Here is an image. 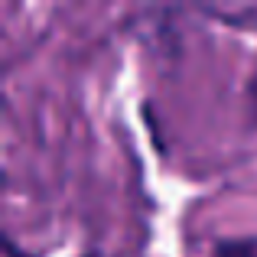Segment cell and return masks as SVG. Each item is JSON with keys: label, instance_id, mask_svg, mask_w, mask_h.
<instances>
[{"label": "cell", "instance_id": "cell-1", "mask_svg": "<svg viewBox=\"0 0 257 257\" xmlns=\"http://www.w3.org/2000/svg\"><path fill=\"white\" fill-rule=\"evenodd\" d=\"M212 257H257V238H234V241H218Z\"/></svg>", "mask_w": 257, "mask_h": 257}, {"label": "cell", "instance_id": "cell-2", "mask_svg": "<svg viewBox=\"0 0 257 257\" xmlns=\"http://www.w3.org/2000/svg\"><path fill=\"white\" fill-rule=\"evenodd\" d=\"M247 94H251V107H254V120H257V72H254L251 85H247Z\"/></svg>", "mask_w": 257, "mask_h": 257}, {"label": "cell", "instance_id": "cell-3", "mask_svg": "<svg viewBox=\"0 0 257 257\" xmlns=\"http://www.w3.org/2000/svg\"><path fill=\"white\" fill-rule=\"evenodd\" d=\"M88 257H94V254H88Z\"/></svg>", "mask_w": 257, "mask_h": 257}]
</instances>
